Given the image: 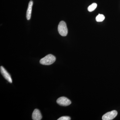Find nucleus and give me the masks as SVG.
Instances as JSON below:
<instances>
[{
    "label": "nucleus",
    "instance_id": "3",
    "mask_svg": "<svg viewBox=\"0 0 120 120\" xmlns=\"http://www.w3.org/2000/svg\"><path fill=\"white\" fill-rule=\"evenodd\" d=\"M117 115V112L116 110H112L104 114L102 117L103 120H112L115 118Z\"/></svg>",
    "mask_w": 120,
    "mask_h": 120
},
{
    "label": "nucleus",
    "instance_id": "1",
    "mask_svg": "<svg viewBox=\"0 0 120 120\" xmlns=\"http://www.w3.org/2000/svg\"><path fill=\"white\" fill-rule=\"evenodd\" d=\"M56 58L55 56L51 54H49L41 59L40 63L43 65H49L52 64L56 61Z\"/></svg>",
    "mask_w": 120,
    "mask_h": 120
},
{
    "label": "nucleus",
    "instance_id": "4",
    "mask_svg": "<svg viewBox=\"0 0 120 120\" xmlns=\"http://www.w3.org/2000/svg\"><path fill=\"white\" fill-rule=\"evenodd\" d=\"M57 103L60 105L67 106L71 105V102L68 99L65 97H61L57 100Z\"/></svg>",
    "mask_w": 120,
    "mask_h": 120
},
{
    "label": "nucleus",
    "instance_id": "10",
    "mask_svg": "<svg viewBox=\"0 0 120 120\" xmlns=\"http://www.w3.org/2000/svg\"><path fill=\"white\" fill-rule=\"evenodd\" d=\"M71 120V117L68 116H64L58 118V120Z\"/></svg>",
    "mask_w": 120,
    "mask_h": 120
},
{
    "label": "nucleus",
    "instance_id": "5",
    "mask_svg": "<svg viewBox=\"0 0 120 120\" xmlns=\"http://www.w3.org/2000/svg\"><path fill=\"white\" fill-rule=\"evenodd\" d=\"M0 72L1 75H2L3 77H4L5 79L7 80V81L10 83H12V80L11 75L8 72V71L5 70V69L2 66H1L0 68Z\"/></svg>",
    "mask_w": 120,
    "mask_h": 120
},
{
    "label": "nucleus",
    "instance_id": "6",
    "mask_svg": "<svg viewBox=\"0 0 120 120\" xmlns=\"http://www.w3.org/2000/svg\"><path fill=\"white\" fill-rule=\"evenodd\" d=\"M32 119L34 120H41L42 118V116L41 112L38 109H34L32 114Z\"/></svg>",
    "mask_w": 120,
    "mask_h": 120
},
{
    "label": "nucleus",
    "instance_id": "8",
    "mask_svg": "<svg viewBox=\"0 0 120 120\" xmlns=\"http://www.w3.org/2000/svg\"><path fill=\"white\" fill-rule=\"evenodd\" d=\"M97 7V4L95 3H93L90 5L88 8V10L89 12H92L94 11Z\"/></svg>",
    "mask_w": 120,
    "mask_h": 120
},
{
    "label": "nucleus",
    "instance_id": "2",
    "mask_svg": "<svg viewBox=\"0 0 120 120\" xmlns=\"http://www.w3.org/2000/svg\"><path fill=\"white\" fill-rule=\"evenodd\" d=\"M58 30L61 36L65 37L68 34V29L67 24L64 21H61L58 24Z\"/></svg>",
    "mask_w": 120,
    "mask_h": 120
},
{
    "label": "nucleus",
    "instance_id": "7",
    "mask_svg": "<svg viewBox=\"0 0 120 120\" xmlns=\"http://www.w3.org/2000/svg\"><path fill=\"white\" fill-rule=\"evenodd\" d=\"M33 2L32 0L30 1L28 4V8L26 12V17L27 20H30L31 17V12H32V7Z\"/></svg>",
    "mask_w": 120,
    "mask_h": 120
},
{
    "label": "nucleus",
    "instance_id": "9",
    "mask_svg": "<svg viewBox=\"0 0 120 120\" xmlns=\"http://www.w3.org/2000/svg\"><path fill=\"white\" fill-rule=\"evenodd\" d=\"M105 19V16L104 15L101 14H99L96 17V20L97 22H102Z\"/></svg>",
    "mask_w": 120,
    "mask_h": 120
}]
</instances>
